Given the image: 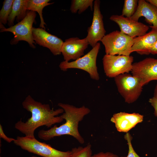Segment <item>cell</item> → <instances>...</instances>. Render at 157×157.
<instances>
[{"label": "cell", "mask_w": 157, "mask_h": 157, "mask_svg": "<svg viewBox=\"0 0 157 157\" xmlns=\"http://www.w3.org/2000/svg\"><path fill=\"white\" fill-rule=\"evenodd\" d=\"M36 16L35 12L27 10L23 19L11 27L1 29L0 32H10L14 34V36L10 41L12 45L16 44L20 41H24L31 48H35L36 43L33 38L32 29Z\"/></svg>", "instance_id": "6"}, {"label": "cell", "mask_w": 157, "mask_h": 157, "mask_svg": "<svg viewBox=\"0 0 157 157\" xmlns=\"http://www.w3.org/2000/svg\"><path fill=\"white\" fill-rule=\"evenodd\" d=\"M28 0H15L13 2L11 13L9 16L8 24L9 27L14 25L16 19L18 22L26 17L27 12Z\"/></svg>", "instance_id": "17"}, {"label": "cell", "mask_w": 157, "mask_h": 157, "mask_svg": "<svg viewBox=\"0 0 157 157\" xmlns=\"http://www.w3.org/2000/svg\"><path fill=\"white\" fill-rule=\"evenodd\" d=\"M124 138L127 141L129 147L128 154L127 157H140L134 149L131 144L132 137L129 133H126L124 136Z\"/></svg>", "instance_id": "23"}, {"label": "cell", "mask_w": 157, "mask_h": 157, "mask_svg": "<svg viewBox=\"0 0 157 157\" xmlns=\"http://www.w3.org/2000/svg\"><path fill=\"white\" fill-rule=\"evenodd\" d=\"M13 142L22 149L43 157H69L71 154V150H58L35 137L18 136Z\"/></svg>", "instance_id": "4"}, {"label": "cell", "mask_w": 157, "mask_h": 157, "mask_svg": "<svg viewBox=\"0 0 157 157\" xmlns=\"http://www.w3.org/2000/svg\"><path fill=\"white\" fill-rule=\"evenodd\" d=\"M114 81L118 91L126 103H132L138 99L142 90L140 78L126 73L115 77Z\"/></svg>", "instance_id": "7"}, {"label": "cell", "mask_w": 157, "mask_h": 157, "mask_svg": "<svg viewBox=\"0 0 157 157\" xmlns=\"http://www.w3.org/2000/svg\"><path fill=\"white\" fill-rule=\"evenodd\" d=\"M132 75L139 77L142 85L157 80V59L149 57L133 63Z\"/></svg>", "instance_id": "10"}, {"label": "cell", "mask_w": 157, "mask_h": 157, "mask_svg": "<svg viewBox=\"0 0 157 157\" xmlns=\"http://www.w3.org/2000/svg\"><path fill=\"white\" fill-rule=\"evenodd\" d=\"M150 53L157 55V41L150 50Z\"/></svg>", "instance_id": "27"}, {"label": "cell", "mask_w": 157, "mask_h": 157, "mask_svg": "<svg viewBox=\"0 0 157 157\" xmlns=\"http://www.w3.org/2000/svg\"><path fill=\"white\" fill-rule=\"evenodd\" d=\"M69 157H91L92 155V146L88 144L83 147L79 146L72 148Z\"/></svg>", "instance_id": "21"}, {"label": "cell", "mask_w": 157, "mask_h": 157, "mask_svg": "<svg viewBox=\"0 0 157 157\" xmlns=\"http://www.w3.org/2000/svg\"><path fill=\"white\" fill-rule=\"evenodd\" d=\"M133 58L132 56L106 54L102 59L104 69L106 76L115 78L131 71Z\"/></svg>", "instance_id": "8"}, {"label": "cell", "mask_w": 157, "mask_h": 157, "mask_svg": "<svg viewBox=\"0 0 157 157\" xmlns=\"http://www.w3.org/2000/svg\"><path fill=\"white\" fill-rule=\"evenodd\" d=\"M31 157H37L36 156H31Z\"/></svg>", "instance_id": "30"}, {"label": "cell", "mask_w": 157, "mask_h": 157, "mask_svg": "<svg viewBox=\"0 0 157 157\" xmlns=\"http://www.w3.org/2000/svg\"><path fill=\"white\" fill-rule=\"evenodd\" d=\"M157 41V29L152 28L149 32L144 35L134 38L132 47V53L136 52L141 55H148Z\"/></svg>", "instance_id": "16"}, {"label": "cell", "mask_w": 157, "mask_h": 157, "mask_svg": "<svg viewBox=\"0 0 157 157\" xmlns=\"http://www.w3.org/2000/svg\"><path fill=\"white\" fill-rule=\"evenodd\" d=\"M110 19L118 25L120 31L133 38L144 35L149 29V26L143 23L122 15H113Z\"/></svg>", "instance_id": "11"}, {"label": "cell", "mask_w": 157, "mask_h": 157, "mask_svg": "<svg viewBox=\"0 0 157 157\" xmlns=\"http://www.w3.org/2000/svg\"><path fill=\"white\" fill-rule=\"evenodd\" d=\"M138 2L137 0H124L122 15L127 18L131 17L136 10Z\"/></svg>", "instance_id": "22"}, {"label": "cell", "mask_w": 157, "mask_h": 157, "mask_svg": "<svg viewBox=\"0 0 157 157\" xmlns=\"http://www.w3.org/2000/svg\"><path fill=\"white\" fill-rule=\"evenodd\" d=\"M149 101L154 108V115L157 117V99L153 97L149 99Z\"/></svg>", "instance_id": "26"}, {"label": "cell", "mask_w": 157, "mask_h": 157, "mask_svg": "<svg viewBox=\"0 0 157 157\" xmlns=\"http://www.w3.org/2000/svg\"><path fill=\"white\" fill-rule=\"evenodd\" d=\"M0 137L8 142L10 143L14 141L15 139L7 137L4 133L3 128L1 124L0 125Z\"/></svg>", "instance_id": "25"}, {"label": "cell", "mask_w": 157, "mask_h": 157, "mask_svg": "<svg viewBox=\"0 0 157 157\" xmlns=\"http://www.w3.org/2000/svg\"><path fill=\"white\" fill-rule=\"evenodd\" d=\"M143 119V116L139 113L120 112L114 114L110 121L115 124L118 131L126 133Z\"/></svg>", "instance_id": "14"}, {"label": "cell", "mask_w": 157, "mask_h": 157, "mask_svg": "<svg viewBox=\"0 0 157 157\" xmlns=\"http://www.w3.org/2000/svg\"><path fill=\"white\" fill-rule=\"evenodd\" d=\"M22 105L24 109L31 113V117L25 122L21 120L18 121L15 124V127L26 136L35 137V131L38 128L43 126L51 127L64 120L60 116H58L64 112L62 108L51 109L49 104L37 101L29 95L22 102Z\"/></svg>", "instance_id": "1"}, {"label": "cell", "mask_w": 157, "mask_h": 157, "mask_svg": "<svg viewBox=\"0 0 157 157\" xmlns=\"http://www.w3.org/2000/svg\"><path fill=\"white\" fill-rule=\"evenodd\" d=\"M100 1L95 0L94 2L93 14L92 23L87 29V35L85 37L89 44L93 48L98 42L101 41L105 35L103 21V16L100 10Z\"/></svg>", "instance_id": "9"}, {"label": "cell", "mask_w": 157, "mask_h": 157, "mask_svg": "<svg viewBox=\"0 0 157 157\" xmlns=\"http://www.w3.org/2000/svg\"><path fill=\"white\" fill-rule=\"evenodd\" d=\"M153 97L157 99V84L156 85L154 89Z\"/></svg>", "instance_id": "29"}, {"label": "cell", "mask_w": 157, "mask_h": 157, "mask_svg": "<svg viewBox=\"0 0 157 157\" xmlns=\"http://www.w3.org/2000/svg\"><path fill=\"white\" fill-rule=\"evenodd\" d=\"M32 36L35 43L49 49L54 55L60 54L63 41L42 28L33 27Z\"/></svg>", "instance_id": "12"}, {"label": "cell", "mask_w": 157, "mask_h": 157, "mask_svg": "<svg viewBox=\"0 0 157 157\" xmlns=\"http://www.w3.org/2000/svg\"><path fill=\"white\" fill-rule=\"evenodd\" d=\"M91 157H119L117 155L112 153L101 152L92 155Z\"/></svg>", "instance_id": "24"}, {"label": "cell", "mask_w": 157, "mask_h": 157, "mask_svg": "<svg viewBox=\"0 0 157 157\" xmlns=\"http://www.w3.org/2000/svg\"><path fill=\"white\" fill-rule=\"evenodd\" d=\"M146 1L157 7V0H147Z\"/></svg>", "instance_id": "28"}, {"label": "cell", "mask_w": 157, "mask_h": 157, "mask_svg": "<svg viewBox=\"0 0 157 157\" xmlns=\"http://www.w3.org/2000/svg\"><path fill=\"white\" fill-rule=\"evenodd\" d=\"M134 39L116 30L105 35L101 41L104 46L106 54L129 56Z\"/></svg>", "instance_id": "3"}, {"label": "cell", "mask_w": 157, "mask_h": 157, "mask_svg": "<svg viewBox=\"0 0 157 157\" xmlns=\"http://www.w3.org/2000/svg\"><path fill=\"white\" fill-rule=\"evenodd\" d=\"M50 0H28L27 4V10L37 12L39 14L40 19V27L45 30L44 22L42 16V10L45 6L52 4L49 3Z\"/></svg>", "instance_id": "18"}, {"label": "cell", "mask_w": 157, "mask_h": 157, "mask_svg": "<svg viewBox=\"0 0 157 157\" xmlns=\"http://www.w3.org/2000/svg\"><path fill=\"white\" fill-rule=\"evenodd\" d=\"M14 0H5L0 11V24H6L8 23L9 16L11 13Z\"/></svg>", "instance_id": "20"}, {"label": "cell", "mask_w": 157, "mask_h": 157, "mask_svg": "<svg viewBox=\"0 0 157 157\" xmlns=\"http://www.w3.org/2000/svg\"><path fill=\"white\" fill-rule=\"evenodd\" d=\"M89 44L86 38L80 39L78 37H73L66 39L61 49L64 60L69 62L81 57L84 55V51Z\"/></svg>", "instance_id": "13"}, {"label": "cell", "mask_w": 157, "mask_h": 157, "mask_svg": "<svg viewBox=\"0 0 157 157\" xmlns=\"http://www.w3.org/2000/svg\"><path fill=\"white\" fill-rule=\"evenodd\" d=\"M144 17L145 20L151 26V28L157 29V7L144 0H138V6L131 19L138 21L139 18Z\"/></svg>", "instance_id": "15"}, {"label": "cell", "mask_w": 157, "mask_h": 157, "mask_svg": "<svg viewBox=\"0 0 157 157\" xmlns=\"http://www.w3.org/2000/svg\"><path fill=\"white\" fill-rule=\"evenodd\" d=\"M93 0H72L71 1L70 10L72 13L77 12L81 14L89 7L92 10L93 9Z\"/></svg>", "instance_id": "19"}, {"label": "cell", "mask_w": 157, "mask_h": 157, "mask_svg": "<svg viewBox=\"0 0 157 157\" xmlns=\"http://www.w3.org/2000/svg\"><path fill=\"white\" fill-rule=\"evenodd\" d=\"M100 47V44L98 42L90 51L83 56L72 62L62 61L59 64V67L64 71L72 68L83 70L89 74L92 79L98 81L100 78L96 60Z\"/></svg>", "instance_id": "5"}, {"label": "cell", "mask_w": 157, "mask_h": 157, "mask_svg": "<svg viewBox=\"0 0 157 157\" xmlns=\"http://www.w3.org/2000/svg\"><path fill=\"white\" fill-rule=\"evenodd\" d=\"M58 105L64 112L60 116L65 122L59 126L54 125L50 129L39 131V138L44 140H49L54 137L67 135L74 138L81 144L84 142L83 138L78 131L79 123L90 112V109L85 106L77 107L68 104L59 103Z\"/></svg>", "instance_id": "2"}]
</instances>
